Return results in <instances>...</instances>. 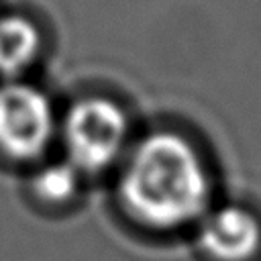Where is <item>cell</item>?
I'll return each instance as SVG.
<instances>
[{"label":"cell","mask_w":261,"mask_h":261,"mask_svg":"<svg viewBox=\"0 0 261 261\" xmlns=\"http://www.w3.org/2000/svg\"><path fill=\"white\" fill-rule=\"evenodd\" d=\"M116 192L133 220L169 232L198 224L212 208L214 186L208 163L188 137L153 130L130 143Z\"/></svg>","instance_id":"1"},{"label":"cell","mask_w":261,"mask_h":261,"mask_svg":"<svg viewBox=\"0 0 261 261\" xmlns=\"http://www.w3.org/2000/svg\"><path fill=\"white\" fill-rule=\"evenodd\" d=\"M57 137L63 157L86 177L120 165L130 147V124L116 100L86 96L65 108Z\"/></svg>","instance_id":"2"},{"label":"cell","mask_w":261,"mask_h":261,"mask_svg":"<svg viewBox=\"0 0 261 261\" xmlns=\"http://www.w3.org/2000/svg\"><path fill=\"white\" fill-rule=\"evenodd\" d=\"M59 116L47 92L24 80L0 84V153L14 161H39L57 137Z\"/></svg>","instance_id":"3"},{"label":"cell","mask_w":261,"mask_h":261,"mask_svg":"<svg viewBox=\"0 0 261 261\" xmlns=\"http://www.w3.org/2000/svg\"><path fill=\"white\" fill-rule=\"evenodd\" d=\"M196 243L210 261H253L261 251V220L241 204L212 206L196 224Z\"/></svg>","instance_id":"4"},{"label":"cell","mask_w":261,"mask_h":261,"mask_svg":"<svg viewBox=\"0 0 261 261\" xmlns=\"http://www.w3.org/2000/svg\"><path fill=\"white\" fill-rule=\"evenodd\" d=\"M43 35L39 27L22 14L0 16V77L22 80V73L39 59Z\"/></svg>","instance_id":"5"},{"label":"cell","mask_w":261,"mask_h":261,"mask_svg":"<svg viewBox=\"0 0 261 261\" xmlns=\"http://www.w3.org/2000/svg\"><path fill=\"white\" fill-rule=\"evenodd\" d=\"M84 175L65 159L43 161L31 175V192L37 200L49 206L71 202L82 190Z\"/></svg>","instance_id":"6"}]
</instances>
